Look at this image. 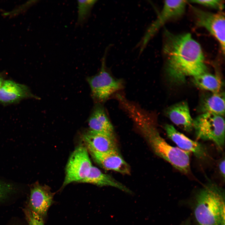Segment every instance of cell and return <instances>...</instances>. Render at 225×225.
<instances>
[{
    "mask_svg": "<svg viewBox=\"0 0 225 225\" xmlns=\"http://www.w3.org/2000/svg\"><path fill=\"white\" fill-rule=\"evenodd\" d=\"M192 82L198 88L212 93L220 92L222 86L218 76L207 72L193 77Z\"/></svg>",
    "mask_w": 225,
    "mask_h": 225,
    "instance_id": "obj_18",
    "label": "cell"
},
{
    "mask_svg": "<svg viewBox=\"0 0 225 225\" xmlns=\"http://www.w3.org/2000/svg\"><path fill=\"white\" fill-rule=\"evenodd\" d=\"M193 128L198 139L213 142L222 150L225 141V121L222 116L203 113L193 120Z\"/></svg>",
    "mask_w": 225,
    "mask_h": 225,
    "instance_id": "obj_5",
    "label": "cell"
},
{
    "mask_svg": "<svg viewBox=\"0 0 225 225\" xmlns=\"http://www.w3.org/2000/svg\"><path fill=\"white\" fill-rule=\"evenodd\" d=\"M132 120L156 155L181 172L185 174L189 172L190 152L168 144L160 135L152 115L140 111L134 114Z\"/></svg>",
    "mask_w": 225,
    "mask_h": 225,
    "instance_id": "obj_2",
    "label": "cell"
},
{
    "mask_svg": "<svg viewBox=\"0 0 225 225\" xmlns=\"http://www.w3.org/2000/svg\"><path fill=\"white\" fill-rule=\"evenodd\" d=\"M187 2L185 0H166L158 18L147 28L138 44L142 53L149 42L162 26L168 21L181 17L184 13Z\"/></svg>",
    "mask_w": 225,
    "mask_h": 225,
    "instance_id": "obj_6",
    "label": "cell"
},
{
    "mask_svg": "<svg viewBox=\"0 0 225 225\" xmlns=\"http://www.w3.org/2000/svg\"><path fill=\"white\" fill-rule=\"evenodd\" d=\"M85 146L88 152H106L118 151L115 135L102 133L89 129L82 135Z\"/></svg>",
    "mask_w": 225,
    "mask_h": 225,
    "instance_id": "obj_9",
    "label": "cell"
},
{
    "mask_svg": "<svg viewBox=\"0 0 225 225\" xmlns=\"http://www.w3.org/2000/svg\"><path fill=\"white\" fill-rule=\"evenodd\" d=\"M102 104L95 103L88 119L89 129L99 132L115 135L113 127Z\"/></svg>",
    "mask_w": 225,
    "mask_h": 225,
    "instance_id": "obj_14",
    "label": "cell"
},
{
    "mask_svg": "<svg viewBox=\"0 0 225 225\" xmlns=\"http://www.w3.org/2000/svg\"><path fill=\"white\" fill-rule=\"evenodd\" d=\"M80 182L92 183L99 186H112L128 193H131V191L122 183L93 166L88 175Z\"/></svg>",
    "mask_w": 225,
    "mask_h": 225,
    "instance_id": "obj_16",
    "label": "cell"
},
{
    "mask_svg": "<svg viewBox=\"0 0 225 225\" xmlns=\"http://www.w3.org/2000/svg\"><path fill=\"white\" fill-rule=\"evenodd\" d=\"M97 0H78L77 26H82L89 17L92 9Z\"/></svg>",
    "mask_w": 225,
    "mask_h": 225,
    "instance_id": "obj_19",
    "label": "cell"
},
{
    "mask_svg": "<svg viewBox=\"0 0 225 225\" xmlns=\"http://www.w3.org/2000/svg\"><path fill=\"white\" fill-rule=\"evenodd\" d=\"M224 93L211 92L201 100L199 110L203 113H210L223 116L225 114Z\"/></svg>",
    "mask_w": 225,
    "mask_h": 225,
    "instance_id": "obj_17",
    "label": "cell"
},
{
    "mask_svg": "<svg viewBox=\"0 0 225 225\" xmlns=\"http://www.w3.org/2000/svg\"><path fill=\"white\" fill-rule=\"evenodd\" d=\"M164 128L168 137L175 143L179 148L192 152L198 159L202 160L207 159L208 153L204 145L189 138L177 130L172 125L166 124Z\"/></svg>",
    "mask_w": 225,
    "mask_h": 225,
    "instance_id": "obj_11",
    "label": "cell"
},
{
    "mask_svg": "<svg viewBox=\"0 0 225 225\" xmlns=\"http://www.w3.org/2000/svg\"><path fill=\"white\" fill-rule=\"evenodd\" d=\"M225 159H222L219 164V168L220 173L224 180L225 178Z\"/></svg>",
    "mask_w": 225,
    "mask_h": 225,
    "instance_id": "obj_23",
    "label": "cell"
},
{
    "mask_svg": "<svg viewBox=\"0 0 225 225\" xmlns=\"http://www.w3.org/2000/svg\"><path fill=\"white\" fill-rule=\"evenodd\" d=\"M13 190L10 184L0 182V200L5 198Z\"/></svg>",
    "mask_w": 225,
    "mask_h": 225,
    "instance_id": "obj_22",
    "label": "cell"
},
{
    "mask_svg": "<svg viewBox=\"0 0 225 225\" xmlns=\"http://www.w3.org/2000/svg\"><path fill=\"white\" fill-rule=\"evenodd\" d=\"M94 161L104 169L123 174H129L130 167L118 151L106 152H89Z\"/></svg>",
    "mask_w": 225,
    "mask_h": 225,
    "instance_id": "obj_13",
    "label": "cell"
},
{
    "mask_svg": "<svg viewBox=\"0 0 225 225\" xmlns=\"http://www.w3.org/2000/svg\"><path fill=\"white\" fill-rule=\"evenodd\" d=\"M109 48L108 47L105 49L99 71L95 75L88 77L86 79L95 103L103 104L124 87L123 80L115 78L107 67L106 60Z\"/></svg>",
    "mask_w": 225,
    "mask_h": 225,
    "instance_id": "obj_4",
    "label": "cell"
},
{
    "mask_svg": "<svg viewBox=\"0 0 225 225\" xmlns=\"http://www.w3.org/2000/svg\"><path fill=\"white\" fill-rule=\"evenodd\" d=\"M4 74L2 72H0V88H1L4 80Z\"/></svg>",
    "mask_w": 225,
    "mask_h": 225,
    "instance_id": "obj_24",
    "label": "cell"
},
{
    "mask_svg": "<svg viewBox=\"0 0 225 225\" xmlns=\"http://www.w3.org/2000/svg\"><path fill=\"white\" fill-rule=\"evenodd\" d=\"M166 115L175 124L189 132L193 128V119L188 103L182 101L170 106L166 111Z\"/></svg>",
    "mask_w": 225,
    "mask_h": 225,
    "instance_id": "obj_15",
    "label": "cell"
},
{
    "mask_svg": "<svg viewBox=\"0 0 225 225\" xmlns=\"http://www.w3.org/2000/svg\"><path fill=\"white\" fill-rule=\"evenodd\" d=\"M189 2L219 10H222L224 7V2L223 1L221 0H198Z\"/></svg>",
    "mask_w": 225,
    "mask_h": 225,
    "instance_id": "obj_20",
    "label": "cell"
},
{
    "mask_svg": "<svg viewBox=\"0 0 225 225\" xmlns=\"http://www.w3.org/2000/svg\"><path fill=\"white\" fill-rule=\"evenodd\" d=\"M53 196L49 187L35 183L31 189L30 209L43 218L52 203Z\"/></svg>",
    "mask_w": 225,
    "mask_h": 225,
    "instance_id": "obj_12",
    "label": "cell"
},
{
    "mask_svg": "<svg viewBox=\"0 0 225 225\" xmlns=\"http://www.w3.org/2000/svg\"><path fill=\"white\" fill-rule=\"evenodd\" d=\"M185 225V224H184V225Z\"/></svg>",
    "mask_w": 225,
    "mask_h": 225,
    "instance_id": "obj_25",
    "label": "cell"
},
{
    "mask_svg": "<svg viewBox=\"0 0 225 225\" xmlns=\"http://www.w3.org/2000/svg\"><path fill=\"white\" fill-rule=\"evenodd\" d=\"M28 225H44L43 218L30 209L26 211Z\"/></svg>",
    "mask_w": 225,
    "mask_h": 225,
    "instance_id": "obj_21",
    "label": "cell"
},
{
    "mask_svg": "<svg viewBox=\"0 0 225 225\" xmlns=\"http://www.w3.org/2000/svg\"><path fill=\"white\" fill-rule=\"evenodd\" d=\"M39 99L26 85L12 80H5L0 88V103L6 106L19 102L27 98Z\"/></svg>",
    "mask_w": 225,
    "mask_h": 225,
    "instance_id": "obj_10",
    "label": "cell"
},
{
    "mask_svg": "<svg viewBox=\"0 0 225 225\" xmlns=\"http://www.w3.org/2000/svg\"><path fill=\"white\" fill-rule=\"evenodd\" d=\"M197 26L205 28L218 41L225 53V16L222 12L213 13L191 7Z\"/></svg>",
    "mask_w": 225,
    "mask_h": 225,
    "instance_id": "obj_8",
    "label": "cell"
},
{
    "mask_svg": "<svg viewBox=\"0 0 225 225\" xmlns=\"http://www.w3.org/2000/svg\"><path fill=\"white\" fill-rule=\"evenodd\" d=\"M162 54L169 81L176 84L207 72L204 55L200 44L189 33L174 34L165 30Z\"/></svg>",
    "mask_w": 225,
    "mask_h": 225,
    "instance_id": "obj_1",
    "label": "cell"
},
{
    "mask_svg": "<svg viewBox=\"0 0 225 225\" xmlns=\"http://www.w3.org/2000/svg\"><path fill=\"white\" fill-rule=\"evenodd\" d=\"M92 166L86 148L82 145L78 146L68 159L63 187L72 182H80L88 175Z\"/></svg>",
    "mask_w": 225,
    "mask_h": 225,
    "instance_id": "obj_7",
    "label": "cell"
},
{
    "mask_svg": "<svg viewBox=\"0 0 225 225\" xmlns=\"http://www.w3.org/2000/svg\"><path fill=\"white\" fill-rule=\"evenodd\" d=\"M225 193L223 188L209 181L198 191L193 213L199 225H225Z\"/></svg>",
    "mask_w": 225,
    "mask_h": 225,
    "instance_id": "obj_3",
    "label": "cell"
}]
</instances>
